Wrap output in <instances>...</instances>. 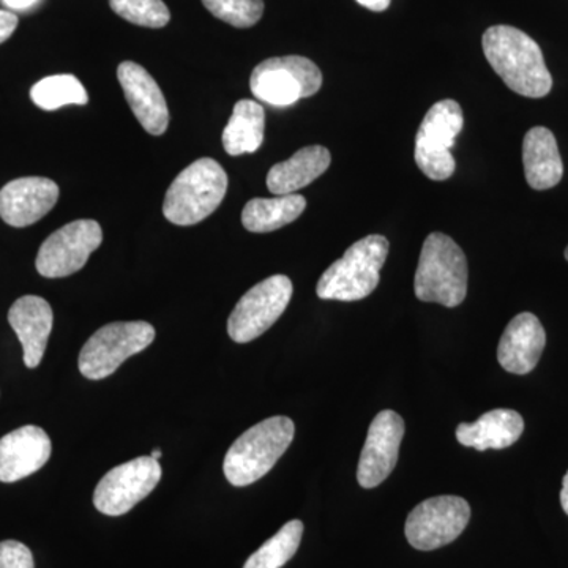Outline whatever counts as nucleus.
<instances>
[{
  "label": "nucleus",
  "instance_id": "nucleus-1",
  "mask_svg": "<svg viewBox=\"0 0 568 568\" xmlns=\"http://www.w3.org/2000/svg\"><path fill=\"white\" fill-rule=\"evenodd\" d=\"M481 44L489 65L508 89L528 99H541L551 92L552 78L544 52L528 33L511 26H493L484 33Z\"/></svg>",
  "mask_w": 568,
  "mask_h": 568
},
{
  "label": "nucleus",
  "instance_id": "nucleus-2",
  "mask_svg": "<svg viewBox=\"0 0 568 568\" xmlns=\"http://www.w3.org/2000/svg\"><path fill=\"white\" fill-rule=\"evenodd\" d=\"M467 276L469 268L462 246L446 234H429L422 246L414 280L418 301L455 308L465 302Z\"/></svg>",
  "mask_w": 568,
  "mask_h": 568
},
{
  "label": "nucleus",
  "instance_id": "nucleus-3",
  "mask_svg": "<svg viewBox=\"0 0 568 568\" xmlns=\"http://www.w3.org/2000/svg\"><path fill=\"white\" fill-rule=\"evenodd\" d=\"M294 435V422L284 416L265 418L246 429L224 457L226 480L234 487H248L263 478L290 448Z\"/></svg>",
  "mask_w": 568,
  "mask_h": 568
},
{
  "label": "nucleus",
  "instance_id": "nucleus-4",
  "mask_svg": "<svg viewBox=\"0 0 568 568\" xmlns=\"http://www.w3.org/2000/svg\"><path fill=\"white\" fill-rule=\"evenodd\" d=\"M388 241L384 235H366L355 242L321 276L317 297L323 301L357 302L368 297L381 282Z\"/></svg>",
  "mask_w": 568,
  "mask_h": 568
},
{
  "label": "nucleus",
  "instance_id": "nucleus-5",
  "mask_svg": "<svg viewBox=\"0 0 568 568\" xmlns=\"http://www.w3.org/2000/svg\"><path fill=\"white\" fill-rule=\"evenodd\" d=\"M227 192V174L222 164L201 159L182 171L168 189L163 213L178 226H193L212 215Z\"/></svg>",
  "mask_w": 568,
  "mask_h": 568
},
{
  "label": "nucleus",
  "instance_id": "nucleus-6",
  "mask_svg": "<svg viewBox=\"0 0 568 568\" xmlns=\"http://www.w3.org/2000/svg\"><path fill=\"white\" fill-rule=\"evenodd\" d=\"M153 339L155 328L144 321L103 325L82 346L78 361L81 375L91 381L104 379L118 372L126 358L151 346Z\"/></svg>",
  "mask_w": 568,
  "mask_h": 568
},
{
  "label": "nucleus",
  "instance_id": "nucleus-7",
  "mask_svg": "<svg viewBox=\"0 0 568 568\" xmlns=\"http://www.w3.org/2000/svg\"><path fill=\"white\" fill-rule=\"evenodd\" d=\"M465 125L462 106L443 100L429 108L416 136L417 166L432 181H447L457 170L450 149Z\"/></svg>",
  "mask_w": 568,
  "mask_h": 568
},
{
  "label": "nucleus",
  "instance_id": "nucleus-8",
  "mask_svg": "<svg viewBox=\"0 0 568 568\" xmlns=\"http://www.w3.org/2000/svg\"><path fill=\"white\" fill-rule=\"evenodd\" d=\"M323 73L302 55H284L261 62L250 78V89L257 100L272 106H291L320 92Z\"/></svg>",
  "mask_w": 568,
  "mask_h": 568
},
{
  "label": "nucleus",
  "instance_id": "nucleus-9",
  "mask_svg": "<svg viewBox=\"0 0 568 568\" xmlns=\"http://www.w3.org/2000/svg\"><path fill=\"white\" fill-rule=\"evenodd\" d=\"M293 293V282L286 275L268 276L246 291L227 320L231 339L244 345L260 338L282 317Z\"/></svg>",
  "mask_w": 568,
  "mask_h": 568
},
{
  "label": "nucleus",
  "instance_id": "nucleus-10",
  "mask_svg": "<svg viewBox=\"0 0 568 568\" xmlns=\"http://www.w3.org/2000/svg\"><path fill=\"white\" fill-rule=\"evenodd\" d=\"M470 506L459 496H436L418 504L406 519V538L418 551H433L462 536Z\"/></svg>",
  "mask_w": 568,
  "mask_h": 568
},
{
  "label": "nucleus",
  "instance_id": "nucleus-11",
  "mask_svg": "<svg viewBox=\"0 0 568 568\" xmlns=\"http://www.w3.org/2000/svg\"><path fill=\"white\" fill-rule=\"evenodd\" d=\"M102 242V226L95 220H77L65 224L41 244L37 254V271L44 278L77 274Z\"/></svg>",
  "mask_w": 568,
  "mask_h": 568
},
{
  "label": "nucleus",
  "instance_id": "nucleus-12",
  "mask_svg": "<svg viewBox=\"0 0 568 568\" xmlns=\"http://www.w3.org/2000/svg\"><path fill=\"white\" fill-rule=\"evenodd\" d=\"M162 480V466L152 457L114 467L97 485L93 506L108 517H121L145 499Z\"/></svg>",
  "mask_w": 568,
  "mask_h": 568
},
{
  "label": "nucleus",
  "instance_id": "nucleus-13",
  "mask_svg": "<svg viewBox=\"0 0 568 568\" xmlns=\"http://www.w3.org/2000/svg\"><path fill=\"white\" fill-rule=\"evenodd\" d=\"M405 432V420L395 410H381L373 418L358 459L357 481L362 488L379 487L394 473Z\"/></svg>",
  "mask_w": 568,
  "mask_h": 568
},
{
  "label": "nucleus",
  "instance_id": "nucleus-14",
  "mask_svg": "<svg viewBox=\"0 0 568 568\" xmlns=\"http://www.w3.org/2000/svg\"><path fill=\"white\" fill-rule=\"evenodd\" d=\"M119 82L132 108L134 118L152 136H162L170 125V110L160 85L144 67L136 62H122L118 69Z\"/></svg>",
  "mask_w": 568,
  "mask_h": 568
},
{
  "label": "nucleus",
  "instance_id": "nucleus-15",
  "mask_svg": "<svg viewBox=\"0 0 568 568\" xmlns=\"http://www.w3.org/2000/svg\"><path fill=\"white\" fill-rule=\"evenodd\" d=\"M59 200L58 183L47 178H22L0 190V219L13 227L39 222Z\"/></svg>",
  "mask_w": 568,
  "mask_h": 568
},
{
  "label": "nucleus",
  "instance_id": "nucleus-16",
  "mask_svg": "<svg viewBox=\"0 0 568 568\" xmlns=\"http://www.w3.org/2000/svg\"><path fill=\"white\" fill-rule=\"evenodd\" d=\"M50 436L40 426H22L0 439V481L14 484L32 476L51 457Z\"/></svg>",
  "mask_w": 568,
  "mask_h": 568
},
{
  "label": "nucleus",
  "instance_id": "nucleus-17",
  "mask_svg": "<svg viewBox=\"0 0 568 568\" xmlns=\"http://www.w3.org/2000/svg\"><path fill=\"white\" fill-rule=\"evenodd\" d=\"M547 346V332L532 313H519L508 323L497 347V361L511 375H529Z\"/></svg>",
  "mask_w": 568,
  "mask_h": 568
},
{
  "label": "nucleus",
  "instance_id": "nucleus-18",
  "mask_svg": "<svg viewBox=\"0 0 568 568\" xmlns=\"http://www.w3.org/2000/svg\"><path fill=\"white\" fill-rule=\"evenodd\" d=\"M9 323L24 349V364L37 368L43 361L54 323L51 305L39 295H24L11 305Z\"/></svg>",
  "mask_w": 568,
  "mask_h": 568
},
{
  "label": "nucleus",
  "instance_id": "nucleus-19",
  "mask_svg": "<svg viewBox=\"0 0 568 568\" xmlns=\"http://www.w3.org/2000/svg\"><path fill=\"white\" fill-rule=\"evenodd\" d=\"M525 432L521 414L511 409H493L474 424H459L457 439L462 446L478 452L504 450L518 443Z\"/></svg>",
  "mask_w": 568,
  "mask_h": 568
},
{
  "label": "nucleus",
  "instance_id": "nucleus-20",
  "mask_svg": "<svg viewBox=\"0 0 568 568\" xmlns=\"http://www.w3.org/2000/svg\"><path fill=\"white\" fill-rule=\"evenodd\" d=\"M523 163L530 189L549 190L562 181L564 164L551 130L534 126L523 141Z\"/></svg>",
  "mask_w": 568,
  "mask_h": 568
},
{
  "label": "nucleus",
  "instance_id": "nucleus-21",
  "mask_svg": "<svg viewBox=\"0 0 568 568\" xmlns=\"http://www.w3.org/2000/svg\"><path fill=\"white\" fill-rule=\"evenodd\" d=\"M331 152L323 145L301 149L286 162L275 164L267 174L268 192L275 196L294 194L315 182L331 166Z\"/></svg>",
  "mask_w": 568,
  "mask_h": 568
},
{
  "label": "nucleus",
  "instance_id": "nucleus-22",
  "mask_svg": "<svg viewBox=\"0 0 568 568\" xmlns=\"http://www.w3.org/2000/svg\"><path fill=\"white\" fill-rule=\"evenodd\" d=\"M306 209L301 194H283L275 197H256L248 201L242 212V223L250 233H272L295 222Z\"/></svg>",
  "mask_w": 568,
  "mask_h": 568
},
{
  "label": "nucleus",
  "instance_id": "nucleus-23",
  "mask_svg": "<svg viewBox=\"0 0 568 568\" xmlns=\"http://www.w3.org/2000/svg\"><path fill=\"white\" fill-rule=\"evenodd\" d=\"M265 112L254 100L235 103L233 115L223 132V148L230 155L254 153L263 145Z\"/></svg>",
  "mask_w": 568,
  "mask_h": 568
},
{
  "label": "nucleus",
  "instance_id": "nucleus-24",
  "mask_svg": "<svg viewBox=\"0 0 568 568\" xmlns=\"http://www.w3.org/2000/svg\"><path fill=\"white\" fill-rule=\"evenodd\" d=\"M304 523L293 519L246 559L244 568H282L301 547Z\"/></svg>",
  "mask_w": 568,
  "mask_h": 568
},
{
  "label": "nucleus",
  "instance_id": "nucleus-25",
  "mask_svg": "<svg viewBox=\"0 0 568 568\" xmlns=\"http://www.w3.org/2000/svg\"><path fill=\"white\" fill-rule=\"evenodd\" d=\"M31 99L44 111L59 110L67 104L84 106L89 102L84 85L71 74H55L37 82L32 88Z\"/></svg>",
  "mask_w": 568,
  "mask_h": 568
},
{
  "label": "nucleus",
  "instance_id": "nucleus-26",
  "mask_svg": "<svg viewBox=\"0 0 568 568\" xmlns=\"http://www.w3.org/2000/svg\"><path fill=\"white\" fill-rule=\"evenodd\" d=\"M110 6L123 20L142 28H164L171 20L163 0H110Z\"/></svg>",
  "mask_w": 568,
  "mask_h": 568
},
{
  "label": "nucleus",
  "instance_id": "nucleus-27",
  "mask_svg": "<svg viewBox=\"0 0 568 568\" xmlns=\"http://www.w3.org/2000/svg\"><path fill=\"white\" fill-rule=\"evenodd\" d=\"M205 9L234 28H252L263 18L264 0H203Z\"/></svg>",
  "mask_w": 568,
  "mask_h": 568
},
{
  "label": "nucleus",
  "instance_id": "nucleus-28",
  "mask_svg": "<svg viewBox=\"0 0 568 568\" xmlns=\"http://www.w3.org/2000/svg\"><path fill=\"white\" fill-rule=\"evenodd\" d=\"M0 568H36L31 549L17 540L0 541Z\"/></svg>",
  "mask_w": 568,
  "mask_h": 568
},
{
  "label": "nucleus",
  "instance_id": "nucleus-29",
  "mask_svg": "<svg viewBox=\"0 0 568 568\" xmlns=\"http://www.w3.org/2000/svg\"><path fill=\"white\" fill-rule=\"evenodd\" d=\"M18 28V17L9 10H0V44L10 39Z\"/></svg>",
  "mask_w": 568,
  "mask_h": 568
},
{
  "label": "nucleus",
  "instance_id": "nucleus-30",
  "mask_svg": "<svg viewBox=\"0 0 568 568\" xmlns=\"http://www.w3.org/2000/svg\"><path fill=\"white\" fill-rule=\"evenodd\" d=\"M6 9L13 11H28L39 6L40 0H0Z\"/></svg>",
  "mask_w": 568,
  "mask_h": 568
},
{
  "label": "nucleus",
  "instance_id": "nucleus-31",
  "mask_svg": "<svg viewBox=\"0 0 568 568\" xmlns=\"http://www.w3.org/2000/svg\"><path fill=\"white\" fill-rule=\"evenodd\" d=\"M357 2L372 11H384L390 6V0H357Z\"/></svg>",
  "mask_w": 568,
  "mask_h": 568
},
{
  "label": "nucleus",
  "instance_id": "nucleus-32",
  "mask_svg": "<svg viewBox=\"0 0 568 568\" xmlns=\"http://www.w3.org/2000/svg\"><path fill=\"white\" fill-rule=\"evenodd\" d=\"M560 504H562L564 511L568 515V473L562 480V491H560Z\"/></svg>",
  "mask_w": 568,
  "mask_h": 568
},
{
  "label": "nucleus",
  "instance_id": "nucleus-33",
  "mask_svg": "<svg viewBox=\"0 0 568 568\" xmlns=\"http://www.w3.org/2000/svg\"><path fill=\"white\" fill-rule=\"evenodd\" d=\"M151 457L159 462V459L162 458V450H160V448H155V450L152 452Z\"/></svg>",
  "mask_w": 568,
  "mask_h": 568
},
{
  "label": "nucleus",
  "instance_id": "nucleus-34",
  "mask_svg": "<svg viewBox=\"0 0 568 568\" xmlns=\"http://www.w3.org/2000/svg\"><path fill=\"white\" fill-rule=\"evenodd\" d=\"M566 260L568 261V246L566 248Z\"/></svg>",
  "mask_w": 568,
  "mask_h": 568
}]
</instances>
